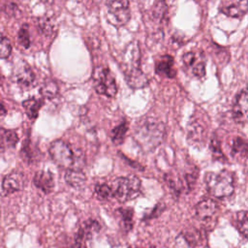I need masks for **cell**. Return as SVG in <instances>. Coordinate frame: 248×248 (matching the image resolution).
Listing matches in <instances>:
<instances>
[{
	"mask_svg": "<svg viewBox=\"0 0 248 248\" xmlns=\"http://www.w3.org/2000/svg\"><path fill=\"white\" fill-rule=\"evenodd\" d=\"M247 109H248V102H247V91L246 89L241 90L232 105V115L233 120L236 123L244 124L247 121Z\"/></svg>",
	"mask_w": 248,
	"mask_h": 248,
	"instance_id": "cell-10",
	"label": "cell"
},
{
	"mask_svg": "<svg viewBox=\"0 0 248 248\" xmlns=\"http://www.w3.org/2000/svg\"><path fill=\"white\" fill-rule=\"evenodd\" d=\"M128 123L127 121H123L119 125H117L111 132V140L114 144H121L125 139V135L128 131Z\"/></svg>",
	"mask_w": 248,
	"mask_h": 248,
	"instance_id": "cell-23",
	"label": "cell"
},
{
	"mask_svg": "<svg viewBox=\"0 0 248 248\" xmlns=\"http://www.w3.org/2000/svg\"><path fill=\"white\" fill-rule=\"evenodd\" d=\"M18 42L20 43V45L25 47L28 48L30 46V36H29V32H28V27L27 25H23L19 32H18Z\"/></svg>",
	"mask_w": 248,
	"mask_h": 248,
	"instance_id": "cell-30",
	"label": "cell"
},
{
	"mask_svg": "<svg viewBox=\"0 0 248 248\" xmlns=\"http://www.w3.org/2000/svg\"><path fill=\"white\" fill-rule=\"evenodd\" d=\"M7 112V109L5 108V106L2 104V102L0 101V114H5Z\"/></svg>",
	"mask_w": 248,
	"mask_h": 248,
	"instance_id": "cell-33",
	"label": "cell"
},
{
	"mask_svg": "<svg viewBox=\"0 0 248 248\" xmlns=\"http://www.w3.org/2000/svg\"><path fill=\"white\" fill-rule=\"evenodd\" d=\"M233 224L237 231L240 232V234L246 238L248 235V218H247V211L240 210L237 211L234 218H233Z\"/></svg>",
	"mask_w": 248,
	"mask_h": 248,
	"instance_id": "cell-20",
	"label": "cell"
},
{
	"mask_svg": "<svg viewBox=\"0 0 248 248\" xmlns=\"http://www.w3.org/2000/svg\"><path fill=\"white\" fill-rule=\"evenodd\" d=\"M165 137V126L154 118H144L138 122L134 132L136 141L145 151H151L161 144Z\"/></svg>",
	"mask_w": 248,
	"mask_h": 248,
	"instance_id": "cell-2",
	"label": "cell"
},
{
	"mask_svg": "<svg viewBox=\"0 0 248 248\" xmlns=\"http://www.w3.org/2000/svg\"><path fill=\"white\" fill-rule=\"evenodd\" d=\"M117 211L120 214L121 218V224L122 228L125 232H130L133 229V216H134V211L130 207H121L117 209Z\"/></svg>",
	"mask_w": 248,
	"mask_h": 248,
	"instance_id": "cell-21",
	"label": "cell"
},
{
	"mask_svg": "<svg viewBox=\"0 0 248 248\" xmlns=\"http://www.w3.org/2000/svg\"><path fill=\"white\" fill-rule=\"evenodd\" d=\"M204 131L203 127L201 124H198L196 121L192 122V124L189 126L188 131V138L193 139L194 142L197 141H202V138L204 139Z\"/></svg>",
	"mask_w": 248,
	"mask_h": 248,
	"instance_id": "cell-24",
	"label": "cell"
},
{
	"mask_svg": "<svg viewBox=\"0 0 248 248\" xmlns=\"http://www.w3.org/2000/svg\"><path fill=\"white\" fill-rule=\"evenodd\" d=\"M112 197L119 202H126L136 199L140 193V180L136 175L118 177L111 186Z\"/></svg>",
	"mask_w": 248,
	"mask_h": 248,
	"instance_id": "cell-4",
	"label": "cell"
},
{
	"mask_svg": "<svg viewBox=\"0 0 248 248\" xmlns=\"http://www.w3.org/2000/svg\"><path fill=\"white\" fill-rule=\"evenodd\" d=\"M210 148L212 151V155L215 158V160L225 162L226 161V156L222 152L220 141L216 137H213L210 140Z\"/></svg>",
	"mask_w": 248,
	"mask_h": 248,
	"instance_id": "cell-26",
	"label": "cell"
},
{
	"mask_svg": "<svg viewBox=\"0 0 248 248\" xmlns=\"http://www.w3.org/2000/svg\"><path fill=\"white\" fill-rule=\"evenodd\" d=\"M65 180L72 187L78 188V187H80L85 182L86 176L80 169L73 167V168L67 169L65 173Z\"/></svg>",
	"mask_w": 248,
	"mask_h": 248,
	"instance_id": "cell-17",
	"label": "cell"
},
{
	"mask_svg": "<svg viewBox=\"0 0 248 248\" xmlns=\"http://www.w3.org/2000/svg\"><path fill=\"white\" fill-rule=\"evenodd\" d=\"M140 51L137 42L130 43L124 52L122 58V71L126 82L131 88L140 89L147 85L148 79L140 69Z\"/></svg>",
	"mask_w": 248,
	"mask_h": 248,
	"instance_id": "cell-1",
	"label": "cell"
},
{
	"mask_svg": "<svg viewBox=\"0 0 248 248\" xmlns=\"http://www.w3.org/2000/svg\"><path fill=\"white\" fill-rule=\"evenodd\" d=\"M17 141L18 137L15 131L0 127V152H3L8 148L15 147Z\"/></svg>",
	"mask_w": 248,
	"mask_h": 248,
	"instance_id": "cell-16",
	"label": "cell"
},
{
	"mask_svg": "<svg viewBox=\"0 0 248 248\" xmlns=\"http://www.w3.org/2000/svg\"><path fill=\"white\" fill-rule=\"evenodd\" d=\"M40 93L44 98H46V99L54 98L58 93L57 83L51 79L46 80L44 84L41 86Z\"/></svg>",
	"mask_w": 248,
	"mask_h": 248,
	"instance_id": "cell-22",
	"label": "cell"
},
{
	"mask_svg": "<svg viewBox=\"0 0 248 248\" xmlns=\"http://www.w3.org/2000/svg\"><path fill=\"white\" fill-rule=\"evenodd\" d=\"M12 51L10 40L0 33V58H7Z\"/></svg>",
	"mask_w": 248,
	"mask_h": 248,
	"instance_id": "cell-28",
	"label": "cell"
},
{
	"mask_svg": "<svg viewBox=\"0 0 248 248\" xmlns=\"http://www.w3.org/2000/svg\"><path fill=\"white\" fill-rule=\"evenodd\" d=\"M217 211V203L213 199H204L199 202L195 207L196 216L201 220L211 219Z\"/></svg>",
	"mask_w": 248,
	"mask_h": 248,
	"instance_id": "cell-12",
	"label": "cell"
},
{
	"mask_svg": "<svg viewBox=\"0 0 248 248\" xmlns=\"http://www.w3.org/2000/svg\"><path fill=\"white\" fill-rule=\"evenodd\" d=\"M107 18L114 26H123L131 18V11L128 0H107Z\"/></svg>",
	"mask_w": 248,
	"mask_h": 248,
	"instance_id": "cell-6",
	"label": "cell"
},
{
	"mask_svg": "<svg viewBox=\"0 0 248 248\" xmlns=\"http://www.w3.org/2000/svg\"><path fill=\"white\" fill-rule=\"evenodd\" d=\"M22 106L25 109L27 116L33 120V119H36L38 116L39 110H40L41 107L43 106V100L36 99V98L32 97V98H29V99L23 101Z\"/></svg>",
	"mask_w": 248,
	"mask_h": 248,
	"instance_id": "cell-19",
	"label": "cell"
},
{
	"mask_svg": "<svg viewBox=\"0 0 248 248\" xmlns=\"http://www.w3.org/2000/svg\"><path fill=\"white\" fill-rule=\"evenodd\" d=\"M93 85L98 94L113 98L117 93V85L113 75L108 68L96 67L92 72Z\"/></svg>",
	"mask_w": 248,
	"mask_h": 248,
	"instance_id": "cell-5",
	"label": "cell"
},
{
	"mask_svg": "<svg viewBox=\"0 0 248 248\" xmlns=\"http://www.w3.org/2000/svg\"><path fill=\"white\" fill-rule=\"evenodd\" d=\"M247 153V142L241 138H235L232 145V155L246 156Z\"/></svg>",
	"mask_w": 248,
	"mask_h": 248,
	"instance_id": "cell-25",
	"label": "cell"
},
{
	"mask_svg": "<svg viewBox=\"0 0 248 248\" xmlns=\"http://www.w3.org/2000/svg\"><path fill=\"white\" fill-rule=\"evenodd\" d=\"M49 155L53 162L60 168L70 169L73 168L76 163V156L70 145L62 140H56L51 142L49 149Z\"/></svg>",
	"mask_w": 248,
	"mask_h": 248,
	"instance_id": "cell-7",
	"label": "cell"
},
{
	"mask_svg": "<svg viewBox=\"0 0 248 248\" xmlns=\"http://www.w3.org/2000/svg\"><path fill=\"white\" fill-rule=\"evenodd\" d=\"M39 27L43 33L49 35L52 32V23L47 17H42L39 20Z\"/></svg>",
	"mask_w": 248,
	"mask_h": 248,
	"instance_id": "cell-31",
	"label": "cell"
},
{
	"mask_svg": "<svg viewBox=\"0 0 248 248\" xmlns=\"http://www.w3.org/2000/svg\"><path fill=\"white\" fill-rule=\"evenodd\" d=\"M130 248H132V247H130ZM152 248H154V247H152Z\"/></svg>",
	"mask_w": 248,
	"mask_h": 248,
	"instance_id": "cell-35",
	"label": "cell"
},
{
	"mask_svg": "<svg viewBox=\"0 0 248 248\" xmlns=\"http://www.w3.org/2000/svg\"><path fill=\"white\" fill-rule=\"evenodd\" d=\"M207 191L214 198H228L234 191L233 173L223 170L219 172H208L205 176Z\"/></svg>",
	"mask_w": 248,
	"mask_h": 248,
	"instance_id": "cell-3",
	"label": "cell"
},
{
	"mask_svg": "<svg viewBox=\"0 0 248 248\" xmlns=\"http://www.w3.org/2000/svg\"><path fill=\"white\" fill-rule=\"evenodd\" d=\"M164 208H165L164 204H160V203L156 204V205H155V207L153 208V210L150 212V214L146 215V216L144 217V219H151V218L157 217L160 213H162V212H163Z\"/></svg>",
	"mask_w": 248,
	"mask_h": 248,
	"instance_id": "cell-32",
	"label": "cell"
},
{
	"mask_svg": "<svg viewBox=\"0 0 248 248\" xmlns=\"http://www.w3.org/2000/svg\"><path fill=\"white\" fill-rule=\"evenodd\" d=\"M22 187V182L20 176L16 173H10L5 176L2 183L3 192L8 195L16 191H19Z\"/></svg>",
	"mask_w": 248,
	"mask_h": 248,
	"instance_id": "cell-18",
	"label": "cell"
},
{
	"mask_svg": "<svg viewBox=\"0 0 248 248\" xmlns=\"http://www.w3.org/2000/svg\"><path fill=\"white\" fill-rule=\"evenodd\" d=\"M155 72L159 76L167 77L169 78H172L176 75V71L174 68L173 58L170 55L162 56L156 63Z\"/></svg>",
	"mask_w": 248,
	"mask_h": 248,
	"instance_id": "cell-14",
	"label": "cell"
},
{
	"mask_svg": "<svg viewBox=\"0 0 248 248\" xmlns=\"http://www.w3.org/2000/svg\"><path fill=\"white\" fill-rule=\"evenodd\" d=\"M220 11L231 17H241L247 13V0H238L235 3L222 7Z\"/></svg>",
	"mask_w": 248,
	"mask_h": 248,
	"instance_id": "cell-15",
	"label": "cell"
},
{
	"mask_svg": "<svg viewBox=\"0 0 248 248\" xmlns=\"http://www.w3.org/2000/svg\"><path fill=\"white\" fill-rule=\"evenodd\" d=\"M35 186L46 194L50 193L54 188L53 175L48 170H39L34 175Z\"/></svg>",
	"mask_w": 248,
	"mask_h": 248,
	"instance_id": "cell-13",
	"label": "cell"
},
{
	"mask_svg": "<svg viewBox=\"0 0 248 248\" xmlns=\"http://www.w3.org/2000/svg\"><path fill=\"white\" fill-rule=\"evenodd\" d=\"M184 238L190 245H194V246L200 245V243L202 242V234L198 230H192L190 232H185Z\"/></svg>",
	"mask_w": 248,
	"mask_h": 248,
	"instance_id": "cell-29",
	"label": "cell"
},
{
	"mask_svg": "<svg viewBox=\"0 0 248 248\" xmlns=\"http://www.w3.org/2000/svg\"><path fill=\"white\" fill-rule=\"evenodd\" d=\"M100 230V226L96 221H88L86 222L83 227H81L76 237H75V243L74 248H86L85 247V241L92 237V235Z\"/></svg>",
	"mask_w": 248,
	"mask_h": 248,
	"instance_id": "cell-11",
	"label": "cell"
},
{
	"mask_svg": "<svg viewBox=\"0 0 248 248\" xmlns=\"http://www.w3.org/2000/svg\"><path fill=\"white\" fill-rule=\"evenodd\" d=\"M182 60L186 70L190 71L192 75L200 78L205 76V60L204 55L202 52H186L183 55Z\"/></svg>",
	"mask_w": 248,
	"mask_h": 248,
	"instance_id": "cell-8",
	"label": "cell"
},
{
	"mask_svg": "<svg viewBox=\"0 0 248 248\" xmlns=\"http://www.w3.org/2000/svg\"><path fill=\"white\" fill-rule=\"evenodd\" d=\"M14 78L16 83L24 88L32 87L35 83L34 72L25 61H20L16 64L14 69Z\"/></svg>",
	"mask_w": 248,
	"mask_h": 248,
	"instance_id": "cell-9",
	"label": "cell"
},
{
	"mask_svg": "<svg viewBox=\"0 0 248 248\" xmlns=\"http://www.w3.org/2000/svg\"><path fill=\"white\" fill-rule=\"evenodd\" d=\"M95 195L99 200H108L112 196L111 187L108 184H98L95 187Z\"/></svg>",
	"mask_w": 248,
	"mask_h": 248,
	"instance_id": "cell-27",
	"label": "cell"
},
{
	"mask_svg": "<svg viewBox=\"0 0 248 248\" xmlns=\"http://www.w3.org/2000/svg\"><path fill=\"white\" fill-rule=\"evenodd\" d=\"M41 1L44 2V3H46V4H50V3H52L53 0H41Z\"/></svg>",
	"mask_w": 248,
	"mask_h": 248,
	"instance_id": "cell-34",
	"label": "cell"
}]
</instances>
